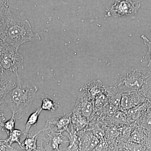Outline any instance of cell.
<instances>
[{"label":"cell","instance_id":"d6986e66","mask_svg":"<svg viewBox=\"0 0 151 151\" xmlns=\"http://www.w3.org/2000/svg\"><path fill=\"white\" fill-rule=\"evenodd\" d=\"M131 151H151V147L149 145L132 143L129 145Z\"/></svg>","mask_w":151,"mask_h":151},{"label":"cell","instance_id":"ffe728a7","mask_svg":"<svg viewBox=\"0 0 151 151\" xmlns=\"http://www.w3.org/2000/svg\"><path fill=\"white\" fill-rule=\"evenodd\" d=\"M0 151H24L18 148H15L8 145L5 140L0 139Z\"/></svg>","mask_w":151,"mask_h":151},{"label":"cell","instance_id":"5bb4252c","mask_svg":"<svg viewBox=\"0 0 151 151\" xmlns=\"http://www.w3.org/2000/svg\"><path fill=\"white\" fill-rule=\"evenodd\" d=\"M139 124L151 134V103L150 102L139 120Z\"/></svg>","mask_w":151,"mask_h":151},{"label":"cell","instance_id":"5b68a950","mask_svg":"<svg viewBox=\"0 0 151 151\" xmlns=\"http://www.w3.org/2000/svg\"><path fill=\"white\" fill-rule=\"evenodd\" d=\"M141 6L140 1H113L106 10L105 18L128 17L134 15Z\"/></svg>","mask_w":151,"mask_h":151},{"label":"cell","instance_id":"e0dca14e","mask_svg":"<svg viewBox=\"0 0 151 151\" xmlns=\"http://www.w3.org/2000/svg\"><path fill=\"white\" fill-rule=\"evenodd\" d=\"M16 119L14 113H12V117L6 122L3 123L1 126L2 130L6 132L7 134L9 135L10 133L15 129L16 124Z\"/></svg>","mask_w":151,"mask_h":151},{"label":"cell","instance_id":"4fadbf2b","mask_svg":"<svg viewBox=\"0 0 151 151\" xmlns=\"http://www.w3.org/2000/svg\"><path fill=\"white\" fill-rule=\"evenodd\" d=\"M11 9L9 6V1L0 8V37L5 31L7 24L9 14Z\"/></svg>","mask_w":151,"mask_h":151},{"label":"cell","instance_id":"9a60e30c","mask_svg":"<svg viewBox=\"0 0 151 151\" xmlns=\"http://www.w3.org/2000/svg\"><path fill=\"white\" fill-rule=\"evenodd\" d=\"M25 134L24 131L22 130L15 129L14 131L8 135V137L5 141L9 145L12 146L14 143H17L20 147L21 148L22 143L20 142L21 139Z\"/></svg>","mask_w":151,"mask_h":151},{"label":"cell","instance_id":"44dd1931","mask_svg":"<svg viewBox=\"0 0 151 151\" xmlns=\"http://www.w3.org/2000/svg\"><path fill=\"white\" fill-rule=\"evenodd\" d=\"M143 94H145L147 99L151 103V79L149 81L147 86L143 92Z\"/></svg>","mask_w":151,"mask_h":151},{"label":"cell","instance_id":"30bf717a","mask_svg":"<svg viewBox=\"0 0 151 151\" xmlns=\"http://www.w3.org/2000/svg\"><path fill=\"white\" fill-rule=\"evenodd\" d=\"M150 132L139 124L131 134L130 140L132 143L150 145Z\"/></svg>","mask_w":151,"mask_h":151},{"label":"cell","instance_id":"9c48e42d","mask_svg":"<svg viewBox=\"0 0 151 151\" xmlns=\"http://www.w3.org/2000/svg\"><path fill=\"white\" fill-rule=\"evenodd\" d=\"M11 74L7 73L0 78V106L4 103L9 92L16 86L17 83L11 78Z\"/></svg>","mask_w":151,"mask_h":151},{"label":"cell","instance_id":"ba28073f","mask_svg":"<svg viewBox=\"0 0 151 151\" xmlns=\"http://www.w3.org/2000/svg\"><path fill=\"white\" fill-rule=\"evenodd\" d=\"M80 144V151H93L99 144L97 137L90 131L84 130L78 132Z\"/></svg>","mask_w":151,"mask_h":151},{"label":"cell","instance_id":"603a6c76","mask_svg":"<svg viewBox=\"0 0 151 151\" xmlns=\"http://www.w3.org/2000/svg\"><path fill=\"white\" fill-rule=\"evenodd\" d=\"M10 73V72H7V71H4V70H3L2 69H1V68H0V78H1L2 77H3V76H4L5 75H6V74H7V73Z\"/></svg>","mask_w":151,"mask_h":151},{"label":"cell","instance_id":"7c38bea8","mask_svg":"<svg viewBox=\"0 0 151 151\" xmlns=\"http://www.w3.org/2000/svg\"><path fill=\"white\" fill-rule=\"evenodd\" d=\"M42 104L41 108L42 110L54 113L59 108L60 103L54 100L48 95L42 94L41 97Z\"/></svg>","mask_w":151,"mask_h":151},{"label":"cell","instance_id":"8fae6325","mask_svg":"<svg viewBox=\"0 0 151 151\" xmlns=\"http://www.w3.org/2000/svg\"><path fill=\"white\" fill-rule=\"evenodd\" d=\"M42 129L28 132L24 141L22 143L21 148L24 151H33L37 147L38 137Z\"/></svg>","mask_w":151,"mask_h":151},{"label":"cell","instance_id":"52a82bcc","mask_svg":"<svg viewBox=\"0 0 151 151\" xmlns=\"http://www.w3.org/2000/svg\"><path fill=\"white\" fill-rule=\"evenodd\" d=\"M71 113L65 114L58 118H53L47 120L45 127H48L52 132L63 133L68 130L71 124Z\"/></svg>","mask_w":151,"mask_h":151},{"label":"cell","instance_id":"7402d4cb","mask_svg":"<svg viewBox=\"0 0 151 151\" xmlns=\"http://www.w3.org/2000/svg\"><path fill=\"white\" fill-rule=\"evenodd\" d=\"M5 120L6 119L5 118L4 113H3V111L0 110V127H1Z\"/></svg>","mask_w":151,"mask_h":151},{"label":"cell","instance_id":"cb8c5ba5","mask_svg":"<svg viewBox=\"0 0 151 151\" xmlns=\"http://www.w3.org/2000/svg\"><path fill=\"white\" fill-rule=\"evenodd\" d=\"M150 146L151 147V134H150Z\"/></svg>","mask_w":151,"mask_h":151},{"label":"cell","instance_id":"ac0fdd59","mask_svg":"<svg viewBox=\"0 0 151 151\" xmlns=\"http://www.w3.org/2000/svg\"><path fill=\"white\" fill-rule=\"evenodd\" d=\"M144 43L148 47V50L146 53V58L148 61L147 67L151 68V41L146 36L142 35L141 37Z\"/></svg>","mask_w":151,"mask_h":151},{"label":"cell","instance_id":"6da1fadb","mask_svg":"<svg viewBox=\"0 0 151 151\" xmlns=\"http://www.w3.org/2000/svg\"><path fill=\"white\" fill-rule=\"evenodd\" d=\"M17 76L16 86L9 92L4 101V104L14 113L17 119H20L29 111L38 90L37 86L31 85Z\"/></svg>","mask_w":151,"mask_h":151},{"label":"cell","instance_id":"7a4b0ae2","mask_svg":"<svg viewBox=\"0 0 151 151\" xmlns=\"http://www.w3.org/2000/svg\"><path fill=\"white\" fill-rule=\"evenodd\" d=\"M41 39L40 36L33 31L28 21L18 18L10 10L6 27L4 32L0 37V40L18 50L23 44Z\"/></svg>","mask_w":151,"mask_h":151},{"label":"cell","instance_id":"277c9868","mask_svg":"<svg viewBox=\"0 0 151 151\" xmlns=\"http://www.w3.org/2000/svg\"><path fill=\"white\" fill-rule=\"evenodd\" d=\"M23 60V57L19 53L18 50L4 43L1 40V47L0 50L1 69L16 74L18 73V68Z\"/></svg>","mask_w":151,"mask_h":151},{"label":"cell","instance_id":"8992f818","mask_svg":"<svg viewBox=\"0 0 151 151\" xmlns=\"http://www.w3.org/2000/svg\"><path fill=\"white\" fill-rule=\"evenodd\" d=\"M94 110L92 98L84 90L79 94L73 111L79 112L89 121Z\"/></svg>","mask_w":151,"mask_h":151},{"label":"cell","instance_id":"d4e9b609","mask_svg":"<svg viewBox=\"0 0 151 151\" xmlns=\"http://www.w3.org/2000/svg\"><path fill=\"white\" fill-rule=\"evenodd\" d=\"M1 40H0V50H1Z\"/></svg>","mask_w":151,"mask_h":151},{"label":"cell","instance_id":"2e32d148","mask_svg":"<svg viewBox=\"0 0 151 151\" xmlns=\"http://www.w3.org/2000/svg\"><path fill=\"white\" fill-rule=\"evenodd\" d=\"M42 111V109L39 108L30 115L25 124V129L24 131L25 134L29 132L30 129L31 127L36 125L40 115Z\"/></svg>","mask_w":151,"mask_h":151},{"label":"cell","instance_id":"3957f363","mask_svg":"<svg viewBox=\"0 0 151 151\" xmlns=\"http://www.w3.org/2000/svg\"><path fill=\"white\" fill-rule=\"evenodd\" d=\"M151 79V68L136 66L126 69L118 76L114 88L122 93H143Z\"/></svg>","mask_w":151,"mask_h":151}]
</instances>
